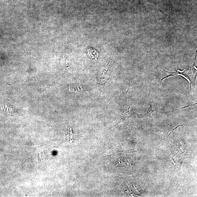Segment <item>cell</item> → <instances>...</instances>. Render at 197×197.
<instances>
[{"mask_svg": "<svg viewBox=\"0 0 197 197\" xmlns=\"http://www.w3.org/2000/svg\"><path fill=\"white\" fill-rule=\"evenodd\" d=\"M152 100L151 106L148 110L147 114H146V116H147L148 118L149 117L150 115L152 114V112L156 111V104L154 102L153 98H152Z\"/></svg>", "mask_w": 197, "mask_h": 197, "instance_id": "7a4b0ae2", "label": "cell"}, {"mask_svg": "<svg viewBox=\"0 0 197 197\" xmlns=\"http://www.w3.org/2000/svg\"><path fill=\"white\" fill-rule=\"evenodd\" d=\"M195 67L194 64V66H193V67L192 66V68H188L187 69L184 70V71H181L180 70L177 69L176 71L172 72H169L167 71H166L165 69H164L167 73V75L166 77H164V78L161 80V81H163V80L166 79L169 77H172V76L177 75L182 76V77H184L185 79L187 80L189 83H190L191 85V89L192 82L190 80V77L192 75V71L193 70H194V68Z\"/></svg>", "mask_w": 197, "mask_h": 197, "instance_id": "6da1fadb", "label": "cell"}]
</instances>
